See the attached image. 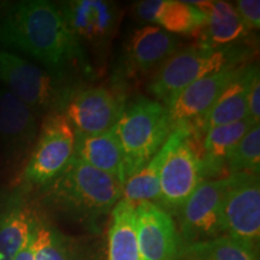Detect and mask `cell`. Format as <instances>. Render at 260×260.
Returning <instances> with one entry per match:
<instances>
[{"label":"cell","instance_id":"6da1fadb","mask_svg":"<svg viewBox=\"0 0 260 260\" xmlns=\"http://www.w3.org/2000/svg\"><path fill=\"white\" fill-rule=\"evenodd\" d=\"M0 46L27 54L56 77L81 56L60 6L46 0L12 6L0 19Z\"/></svg>","mask_w":260,"mask_h":260},{"label":"cell","instance_id":"7a4b0ae2","mask_svg":"<svg viewBox=\"0 0 260 260\" xmlns=\"http://www.w3.org/2000/svg\"><path fill=\"white\" fill-rule=\"evenodd\" d=\"M124 184L118 178L73 157L58 176L46 186L48 200L79 216L109 213L122 199Z\"/></svg>","mask_w":260,"mask_h":260},{"label":"cell","instance_id":"3957f363","mask_svg":"<svg viewBox=\"0 0 260 260\" xmlns=\"http://www.w3.org/2000/svg\"><path fill=\"white\" fill-rule=\"evenodd\" d=\"M113 128L121 144L128 180L157 154L174 126L161 103L139 99L123 109Z\"/></svg>","mask_w":260,"mask_h":260},{"label":"cell","instance_id":"277c9868","mask_svg":"<svg viewBox=\"0 0 260 260\" xmlns=\"http://www.w3.org/2000/svg\"><path fill=\"white\" fill-rule=\"evenodd\" d=\"M237 56L240 52L235 48L213 47L205 42L178 50L158 68L148 89L164 105L195 81L225 68L236 67Z\"/></svg>","mask_w":260,"mask_h":260},{"label":"cell","instance_id":"5b68a950","mask_svg":"<svg viewBox=\"0 0 260 260\" xmlns=\"http://www.w3.org/2000/svg\"><path fill=\"white\" fill-rule=\"evenodd\" d=\"M76 132L63 112H53L42 124L40 135L25 165L22 180L30 186H46L74 157Z\"/></svg>","mask_w":260,"mask_h":260},{"label":"cell","instance_id":"8992f818","mask_svg":"<svg viewBox=\"0 0 260 260\" xmlns=\"http://www.w3.org/2000/svg\"><path fill=\"white\" fill-rule=\"evenodd\" d=\"M236 175L204 181L182 205L180 233L184 245L214 239L224 234L223 205Z\"/></svg>","mask_w":260,"mask_h":260},{"label":"cell","instance_id":"52a82bcc","mask_svg":"<svg viewBox=\"0 0 260 260\" xmlns=\"http://www.w3.org/2000/svg\"><path fill=\"white\" fill-rule=\"evenodd\" d=\"M204 178L200 151L190 132L174 146L162 164L159 177V203L180 210Z\"/></svg>","mask_w":260,"mask_h":260},{"label":"cell","instance_id":"ba28073f","mask_svg":"<svg viewBox=\"0 0 260 260\" xmlns=\"http://www.w3.org/2000/svg\"><path fill=\"white\" fill-rule=\"evenodd\" d=\"M0 81L35 113L53 107L60 100V90L52 74L4 50H0Z\"/></svg>","mask_w":260,"mask_h":260},{"label":"cell","instance_id":"9c48e42d","mask_svg":"<svg viewBox=\"0 0 260 260\" xmlns=\"http://www.w3.org/2000/svg\"><path fill=\"white\" fill-rule=\"evenodd\" d=\"M224 234L256 246L260 236V184L253 174L236 175L223 205Z\"/></svg>","mask_w":260,"mask_h":260},{"label":"cell","instance_id":"30bf717a","mask_svg":"<svg viewBox=\"0 0 260 260\" xmlns=\"http://www.w3.org/2000/svg\"><path fill=\"white\" fill-rule=\"evenodd\" d=\"M124 107L115 92L105 87H92L73 94L64 115L76 134L96 135L113 128Z\"/></svg>","mask_w":260,"mask_h":260},{"label":"cell","instance_id":"8fae6325","mask_svg":"<svg viewBox=\"0 0 260 260\" xmlns=\"http://www.w3.org/2000/svg\"><path fill=\"white\" fill-rule=\"evenodd\" d=\"M246 67H229L190 83L164 104L172 126L191 125L217 102L223 90L241 75Z\"/></svg>","mask_w":260,"mask_h":260},{"label":"cell","instance_id":"7c38bea8","mask_svg":"<svg viewBox=\"0 0 260 260\" xmlns=\"http://www.w3.org/2000/svg\"><path fill=\"white\" fill-rule=\"evenodd\" d=\"M136 236L144 260H177L180 234L172 217L154 203L135 206Z\"/></svg>","mask_w":260,"mask_h":260},{"label":"cell","instance_id":"4fadbf2b","mask_svg":"<svg viewBox=\"0 0 260 260\" xmlns=\"http://www.w3.org/2000/svg\"><path fill=\"white\" fill-rule=\"evenodd\" d=\"M38 133L37 113L6 88H0V140L12 154L27 152Z\"/></svg>","mask_w":260,"mask_h":260},{"label":"cell","instance_id":"5bb4252c","mask_svg":"<svg viewBox=\"0 0 260 260\" xmlns=\"http://www.w3.org/2000/svg\"><path fill=\"white\" fill-rule=\"evenodd\" d=\"M136 15L170 34L191 35L201 32L205 15L190 3L177 0H146L135 6Z\"/></svg>","mask_w":260,"mask_h":260},{"label":"cell","instance_id":"9a60e30c","mask_svg":"<svg viewBox=\"0 0 260 260\" xmlns=\"http://www.w3.org/2000/svg\"><path fill=\"white\" fill-rule=\"evenodd\" d=\"M258 70V65L246 67L241 75L223 90L209 111L190 125L191 132H199L204 135L207 130L214 126L230 124L249 118L247 93L253 75Z\"/></svg>","mask_w":260,"mask_h":260},{"label":"cell","instance_id":"2e32d148","mask_svg":"<svg viewBox=\"0 0 260 260\" xmlns=\"http://www.w3.org/2000/svg\"><path fill=\"white\" fill-rule=\"evenodd\" d=\"M190 132V125L181 124L175 126L157 154L141 170L125 181L122 190V199L128 201L134 207L145 201L159 205V177L162 164L174 146Z\"/></svg>","mask_w":260,"mask_h":260},{"label":"cell","instance_id":"e0dca14e","mask_svg":"<svg viewBox=\"0 0 260 260\" xmlns=\"http://www.w3.org/2000/svg\"><path fill=\"white\" fill-rule=\"evenodd\" d=\"M74 157L125 183L124 158L115 128L96 135L76 134Z\"/></svg>","mask_w":260,"mask_h":260},{"label":"cell","instance_id":"ac0fdd59","mask_svg":"<svg viewBox=\"0 0 260 260\" xmlns=\"http://www.w3.org/2000/svg\"><path fill=\"white\" fill-rule=\"evenodd\" d=\"M60 10L75 37L89 41L109 35L116 21L115 6L99 0L65 3Z\"/></svg>","mask_w":260,"mask_h":260},{"label":"cell","instance_id":"d6986e66","mask_svg":"<svg viewBox=\"0 0 260 260\" xmlns=\"http://www.w3.org/2000/svg\"><path fill=\"white\" fill-rule=\"evenodd\" d=\"M175 35L157 25H145L133 32L128 45L129 63L138 71H151L177 51Z\"/></svg>","mask_w":260,"mask_h":260},{"label":"cell","instance_id":"ffe728a7","mask_svg":"<svg viewBox=\"0 0 260 260\" xmlns=\"http://www.w3.org/2000/svg\"><path fill=\"white\" fill-rule=\"evenodd\" d=\"M205 15V25L201 32L205 44L213 47H225L248 34L249 29L237 14L235 6L226 2H191Z\"/></svg>","mask_w":260,"mask_h":260},{"label":"cell","instance_id":"44dd1931","mask_svg":"<svg viewBox=\"0 0 260 260\" xmlns=\"http://www.w3.org/2000/svg\"><path fill=\"white\" fill-rule=\"evenodd\" d=\"M254 125L258 124L251 118H246L236 123L214 126L205 133L200 152L205 177L216 176L225 170L226 160L234 148Z\"/></svg>","mask_w":260,"mask_h":260},{"label":"cell","instance_id":"7402d4cb","mask_svg":"<svg viewBox=\"0 0 260 260\" xmlns=\"http://www.w3.org/2000/svg\"><path fill=\"white\" fill-rule=\"evenodd\" d=\"M107 260H144L136 236L135 207L123 199L111 211Z\"/></svg>","mask_w":260,"mask_h":260},{"label":"cell","instance_id":"603a6c76","mask_svg":"<svg viewBox=\"0 0 260 260\" xmlns=\"http://www.w3.org/2000/svg\"><path fill=\"white\" fill-rule=\"evenodd\" d=\"M177 260H256V254L254 247L224 234L181 246Z\"/></svg>","mask_w":260,"mask_h":260},{"label":"cell","instance_id":"cb8c5ba5","mask_svg":"<svg viewBox=\"0 0 260 260\" xmlns=\"http://www.w3.org/2000/svg\"><path fill=\"white\" fill-rule=\"evenodd\" d=\"M34 217L24 206L11 209L0 220V260H15L27 241Z\"/></svg>","mask_w":260,"mask_h":260},{"label":"cell","instance_id":"d4e9b609","mask_svg":"<svg viewBox=\"0 0 260 260\" xmlns=\"http://www.w3.org/2000/svg\"><path fill=\"white\" fill-rule=\"evenodd\" d=\"M35 260H88L79 243L53 228L35 222Z\"/></svg>","mask_w":260,"mask_h":260},{"label":"cell","instance_id":"484cf974","mask_svg":"<svg viewBox=\"0 0 260 260\" xmlns=\"http://www.w3.org/2000/svg\"><path fill=\"white\" fill-rule=\"evenodd\" d=\"M226 170L230 175H259L260 168V126L254 125L240 140L228 158Z\"/></svg>","mask_w":260,"mask_h":260},{"label":"cell","instance_id":"4316f807","mask_svg":"<svg viewBox=\"0 0 260 260\" xmlns=\"http://www.w3.org/2000/svg\"><path fill=\"white\" fill-rule=\"evenodd\" d=\"M235 6L237 14L249 30L260 27V2L259 0H240Z\"/></svg>","mask_w":260,"mask_h":260},{"label":"cell","instance_id":"83f0119b","mask_svg":"<svg viewBox=\"0 0 260 260\" xmlns=\"http://www.w3.org/2000/svg\"><path fill=\"white\" fill-rule=\"evenodd\" d=\"M247 107L248 116L253 122L259 124L260 122V79L259 70L253 75L247 93Z\"/></svg>","mask_w":260,"mask_h":260},{"label":"cell","instance_id":"f1b7e54d","mask_svg":"<svg viewBox=\"0 0 260 260\" xmlns=\"http://www.w3.org/2000/svg\"><path fill=\"white\" fill-rule=\"evenodd\" d=\"M35 225V222H34ZM34 225L31 228V232L29 234L27 241L19 249V252L16 255L15 260H35V232Z\"/></svg>","mask_w":260,"mask_h":260}]
</instances>
